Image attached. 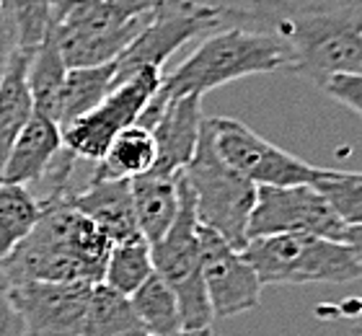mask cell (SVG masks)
Returning a JSON list of instances; mask_svg holds the SVG:
<instances>
[{"instance_id": "obj_1", "label": "cell", "mask_w": 362, "mask_h": 336, "mask_svg": "<svg viewBox=\"0 0 362 336\" xmlns=\"http://www.w3.org/2000/svg\"><path fill=\"white\" fill-rule=\"evenodd\" d=\"M226 26H246L277 39L290 73L321 88L337 73L362 70V0H251L226 6Z\"/></svg>"}, {"instance_id": "obj_2", "label": "cell", "mask_w": 362, "mask_h": 336, "mask_svg": "<svg viewBox=\"0 0 362 336\" xmlns=\"http://www.w3.org/2000/svg\"><path fill=\"white\" fill-rule=\"evenodd\" d=\"M112 241L81 215L68 197L42 204V215L16 251L0 264L18 282H90L104 279Z\"/></svg>"}, {"instance_id": "obj_3", "label": "cell", "mask_w": 362, "mask_h": 336, "mask_svg": "<svg viewBox=\"0 0 362 336\" xmlns=\"http://www.w3.org/2000/svg\"><path fill=\"white\" fill-rule=\"evenodd\" d=\"M287 67L290 54L277 39L246 26H223L207 34L176 70L163 73L156 98L160 104H168L174 98L204 96L207 91L226 83Z\"/></svg>"}, {"instance_id": "obj_4", "label": "cell", "mask_w": 362, "mask_h": 336, "mask_svg": "<svg viewBox=\"0 0 362 336\" xmlns=\"http://www.w3.org/2000/svg\"><path fill=\"white\" fill-rule=\"evenodd\" d=\"M163 0H57L52 39L68 67L117 60Z\"/></svg>"}, {"instance_id": "obj_5", "label": "cell", "mask_w": 362, "mask_h": 336, "mask_svg": "<svg viewBox=\"0 0 362 336\" xmlns=\"http://www.w3.org/2000/svg\"><path fill=\"white\" fill-rule=\"evenodd\" d=\"M241 251L257 272L262 287L308 282L344 284L362 277L360 262L347 243L310 233L249 238Z\"/></svg>"}, {"instance_id": "obj_6", "label": "cell", "mask_w": 362, "mask_h": 336, "mask_svg": "<svg viewBox=\"0 0 362 336\" xmlns=\"http://www.w3.org/2000/svg\"><path fill=\"white\" fill-rule=\"evenodd\" d=\"M181 173L194 195L199 225L220 233L235 248L246 246L249 243V217L254 202H257V187L243 179L241 173H235L218 156L210 132L204 127V120L194 156Z\"/></svg>"}, {"instance_id": "obj_7", "label": "cell", "mask_w": 362, "mask_h": 336, "mask_svg": "<svg viewBox=\"0 0 362 336\" xmlns=\"http://www.w3.org/2000/svg\"><path fill=\"white\" fill-rule=\"evenodd\" d=\"M153 269L174 290L181 311V329L202 331L212 326V308L202 279L199 256V220H197L194 195L184 173L179 179V212L163 238L151 243Z\"/></svg>"}, {"instance_id": "obj_8", "label": "cell", "mask_w": 362, "mask_h": 336, "mask_svg": "<svg viewBox=\"0 0 362 336\" xmlns=\"http://www.w3.org/2000/svg\"><path fill=\"white\" fill-rule=\"evenodd\" d=\"M226 26V6H210L197 0H163L158 13L145 26L132 45L117 57V81H127L140 70H163L171 54L192 39L207 37Z\"/></svg>"}, {"instance_id": "obj_9", "label": "cell", "mask_w": 362, "mask_h": 336, "mask_svg": "<svg viewBox=\"0 0 362 336\" xmlns=\"http://www.w3.org/2000/svg\"><path fill=\"white\" fill-rule=\"evenodd\" d=\"M204 127L210 132L218 156L254 187L313 184L321 171L318 166L305 163L303 158L264 140L233 117H204Z\"/></svg>"}, {"instance_id": "obj_10", "label": "cell", "mask_w": 362, "mask_h": 336, "mask_svg": "<svg viewBox=\"0 0 362 336\" xmlns=\"http://www.w3.org/2000/svg\"><path fill=\"white\" fill-rule=\"evenodd\" d=\"M160 78H163V70L148 67L127 81H122L119 86H114L101 104H96L90 112L81 114L68 124H62V145L78 161L98 163L106 156L114 137L137 122L145 104L158 91Z\"/></svg>"}, {"instance_id": "obj_11", "label": "cell", "mask_w": 362, "mask_h": 336, "mask_svg": "<svg viewBox=\"0 0 362 336\" xmlns=\"http://www.w3.org/2000/svg\"><path fill=\"white\" fill-rule=\"evenodd\" d=\"M310 233L344 243L347 225L341 223L326 197L313 184L257 187V202L249 217V238Z\"/></svg>"}, {"instance_id": "obj_12", "label": "cell", "mask_w": 362, "mask_h": 336, "mask_svg": "<svg viewBox=\"0 0 362 336\" xmlns=\"http://www.w3.org/2000/svg\"><path fill=\"white\" fill-rule=\"evenodd\" d=\"M199 256L204 290L215 318H230L259 306L262 282L241 248L228 243L212 228L199 225Z\"/></svg>"}, {"instance_id": "obj_13", "label": "cell", "mask_w": 362, "mask_h": 336, "mask_svg": "<svg viewBox=\"0 0 362 336\" xmlns=\"http://www.w3.org/2000/svg\"><path fill=\"white\" fill-rule=\"evenodd\" d=\"M90 282H18L16 306L29 336H81L88 313Z\"/></svg>"}, {"instance_id": "obj_14", "label": "cell", "mask_w": 362, "mask_h": 336, "mask_svg": "<svg viewBox=\"0 0 362 336\" xmlns=\"http://www.w3.org/2000/svg\"><path fill=\"white\" fill-rule=\"evenodd\" d=\"M68 202L86 215L106 238L117 243L137 233L129 179H93L83 189H73Z\"/></svg>"}, {"instance_id": "obj_15", "label": "cell", "mask_w": 362, "mask_h": 336, "mask_svg": "<svg viewBox=\"0 0 362 336\" xmlns=\"http://www.w3.org/2000/svg\"><path fill=\"white\" fill-rule=\"evenodd\" d=\"M60 124L45 114H37L16 137L13 148L8 153L6 166L0 171V181L6 184H21V187H37L42 176L49 171L54 158L62 153Z\"/></svg>"}, {"instance_id": "obj_16", "label": "cell", "mask_w": 362, "mask_h": 336, "mask_svg": "<svg viewBox=\"0 0 362 336\" xmlns=\"http://www.w3.org/2000/svg\"><path fill=\"white\" fill-rule=\"evenodd\" d=\"M202 96H184L168 101L158 124L153 127L158 158L153 171L181 173L184 166L192 161L202 132Z\"/></svg>"}, {"instance_id": "obj_17", "label": "cell", "mask_w": 362, "mask_h": 336, "mask_svg": "<svg viewBox=\"0 0 362 336\" xmlns=\"http://www.w3.org/2000/svg\"><path fill=\"white\" fill-rule=\"evenodd\" d=\"M179 179L181 173L148 171L129 179L132 187V207H135L137 233L148 243L163 238L179 212Z\"/></svg>"}, {"instance_id": "obj_18", "label": "cell", "mask_w": 362, "mask_h": 336, "mask_svg": "<svg viewBox=\"0 0 362 336\" xmlns=\"http://www.w3.org/2000/svg\"><path fill=\"white\" fill-rule=\"evenodd\" d=\"M31 50H16L0 73V171L13 148L16 137L34 117V101L26 83Z\"/></svg>"}, {"instance_id": "obj_19", "label": "cell", "mask_w": 362, "mask_h": 336, "mask_svg": "<svg viewBox=\"0 0 362 336\" xmlns=\"http://www.w3.org/2000/svg\"><path fill=\"white\" fill-rule=\"evenodd\" d=\"M156 134L140 124H129L112 140L106 156L93 163V179H135L156 166Z\"/></svg>"}, {"instance_id": "obj_20", "label": "cell", "mask_w": 362, "mask_h": 336, "mask_svg": "<svg viewBox=\"0 0 362 336\" xmlns=\"http://www.w3.org/2000/svg\"><path fill=\"white\" fill-rule=\"evenodd\" d=\"M117 81V60L93 67H68L57 101V124H68L101 104Z\"/></svg>"}, {"instance_id": "obj_21", "label": "cell", "mask_w": 362, "mask_h": 336, "mask_svg": "<svg viewBox=\"0 0 362 336\" xmlns=\"http://www.w3.org/2000/svg\"><path fill=\"white\" fill-rule=\"evenodd\" d=\"M81 336H148V331L127 295L96 282Z\"/></svg>"}, {"instance_id": "obj_22", "label": "cell", "mask_w": 362, "mask_h": 336, "mask_svg": "<svg viewBox=\"0 0 362 336\" xmlns=\"http://www.w3.org/2000/svg\"><path fill=\"white\" fill-rule=\"evenodd\" d=\"M65 73H68V65H65L52 34H49L37 50H31L29 67H26V83H29L31 91L34 112L45 114V117H49L54 122H57V101H60Z\"/></svg>"}, {"instance_id": "obj_23", "label": "cell", "mask_w": 362, "mask_h": 336, "mask_svg": "<svg viewBox=\"0 0 362 336\" xmlns=\"http://www.w3.org/2000/svg\"><path fill=\"white\" fill-rule=\"evenodd\" d=\"M153 272H156V269H153L151 243H148L140 233H135V236H129V238L112 243L109 259H106V267H104V279H101V282L129 298Z\"/></svg>"}, {"instance_id": "obj_24", "label": "cell", "mask_w": 362, "mask_h": 336, "mask_svg": "<svg viewBox=\"0 0 362 336\" xmlns=\"http://www.w3.org/2000/svg\"><path fill=\"white\" fill-rule=\"evenodd\" d=\"M39 215L42 204L31 195L29 187L0 181V264L29 236Z\"/></svg>"}, {"instance_id": "obj_25", "label": "cell", "mask_w": 362, "mask_h": 336, "mask_svg": "<svg viewBox=\"0 0 362 336\" xmlns=\"http://www.w3.org/2000/svg\"><path fill=\"white\" fill-rule=\"evenodd\" d=\"M132 308L140 315L148 336H174L181 329V311L174 290L153 272L132 295Z\"/></svg>"}, {"instance_id": "obj_26", "label": "cell", "mask_w": 362, "mask_h": 336, "mask_svg": "<svg viewBox=\"0 0 362 336\" xmlns=\"http://www.w3.org/2000/svg\"><path fill=\"white\" fill-rule=\"evenodd\" d=\"M313 187L326 197V202L347 228L362 225V173L321 168Z\"/></svg>"}, {"instance_id": "obj_27", "label": "cell", "mask_w": 362, "mask_h": 336, "mask_svg": "<svg viewBox=\"0 0 362 336\" xmlns=\"http://www.w3.org/2000/svg\"><path fill=\"white\" fill-rule=\"evenodd\" d=\"M326 96L347 106L357 117H362V70L360 73H337L321 86Z\"/></svg>"}, {"instance_id": "obj_28", "label": "cell", "mask_w": 362, "mask_h": 336, "mask_svg": "<svg viewBox=\"0 0 362 336\" xmlns=\"http://www.w3.org/2000/svg\"><path fill=\"white\" fill-rule=\"evenodd\" d=\"M0 336H29L21 311L16 306L13 282L3 269H0Z\"/></svg>"}, {"instance_id": "obj_29", "label": "cell", "mask_w": 362, "mask_h": 336, "mask_svg": "<svg viewBox=\"0 0 362 336\" xmlns=\"http://www.w3.org/2000/svg\"><path fill=\"white\" fill-rule=\"evenodd\" d=\"M16 50H18V29H16V21L8 6L0 0V70L8 65Z\"/></svg>"}, {"instance_id": "obj_30", "label": "cell", "mask_w": 362, "mask_h": 336, "mask_svg": "<svg viewBox=\"0 0 362 336\" xmlns=\"http://www.w3.org/2000/svg\"><path fill=\"white\" fill-rule=\"evenodd\" d=\"M344 243L352 248V254L357 256V262H360V267H362V225H352V228H347Z\"/></svg>"}, {"instance_id": "obj_31", "label": "cell", "mask_w": 362, "mask_h": 336, "mask_svg": "<svg viewBox=\"0 0 362 336\" xmlns=\"http://www.w3.org/2000/svg\"><path fill=\"white\" fill-rule=\"evenodd\" d=\"M174 336H212V329H202V331H179Z\"/></svg>"}, {"instance_id": "obj_32", "label": "cell", "mask_w": 362, "mask_h": 336, "mask_svg": "<svg viewBox=\"0 0 362 336\" xmlns=\"http://www.w3.org/2000/svg\"><path fill=\"white\" fill-rule=\"evenodd\" d=\"M349 336H362V321H360V323H357L355 329H352V334H349Z\"/></svg>"}, {"instance_id": "obj_33", "label": "cell", "mask_w": 362, "mask_h": 336, "mask_svg": "<svg viewBox=\"0 0 362 336\" xmlns=\"http://www.w3.org/2000/svg\"><path fill=\"white\" fill-rule=\"evenodd\" d=\"M0 73H3V70H0Z\"/></svg>"}]
</instances>
